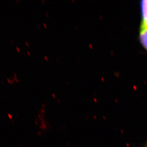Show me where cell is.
I'll list each match as a JSON object with an SVG mask.
<instances>
[{
  "instance_id": "cell-8",
  "label": "cell",
  "mask_w": 147,
  "mask_h": 147,
  "mask_svg": "<svg viewBox=\"0 0 147 147\" xmlns=\"http://www.w3.org/2000/svg\"><path fill=\"white\" fill-rule=\"evenodd\" d=\"M27 53H28V54H29V55H30V53L29 52V51H28Z\"/></svg>"
},
{
  "instance_id": "cell-3",
  "label": "cell",
  "mask_w": 147,
  "mask_h": 147,
  "mask_svg": "<svg viewBox=\"0 0 147 147\" xmlns=\"http://www.w3.org/2000/svg\"><path fill=\"white\" fill-rule=\"evenodd\" d=\"M16 49H17V50H18V51H20V49H18V47H17L16 48Z\"/></svg>"
},
{
  "instance_id": "cell-7",
  "label": "cell",
  "mask_w": 147,
  "mask_h": 147,
  "mask_svg": "<svg viewBox=\"0 0 147 147\" xmlns=\"http://www.w3.org/2000/svg\"><path fill=\"white\" fill-rule=\"evenodd\" d=\"M46 15H47V16H48V14L47 13H46Z\"/></svg>"
},
{
  "instance_id": "cell-6",
  "label": "cell",
  "mask_w": 147,
  "mask_h": 147,
  "mask_svg": "<svg viewBox=\"0 0 147 147\" xmlns=\"http://www.w3.org/2000/svg\"><path fill=\"white\" fill-rule=\"evenodd\" d=\"M26 44H27V45H28V46H29V45H28V43H27V42H26Z\"/></svg>"
},
{
  "instance_id": "cell-1",
  "label": "cell",
  "mask_w": 147,
  "mask_h": 147,
  "mask_svg": "<svg viewBox=\"0 0 147 147\" xmlns=\"http://www.w3.org/2000/svg\"><path fill=\"white\" fill-rule=\"evenodd\" d=\"M142 21L140 26L147 28V0H143L141 1Z\"/></svg>"
},
{
  "instance_id": "cell-2",
  "label": "cell",
  "mask_w": 147,
  "mask_h": 147,
  "mask_svg": "<svg viewBox=\"0 0 147 147\" xmlns=\"http://www.w3.org/2000/svg\"><path fill=\"white\" fill-rule=\"evenodd\" d=\"M140 39L142 45L147 51V28L146 27L140 26Z\"/></svg>"
},
{
  "instance_id": "cell-5",
  "label": "cell",
  "mask_w": 147,
  "mask_h": 147,
  "mask_svg": "<svg viewBox=\"0 0 147 147\" xmlns=\"http://www.w3.org/2000/svg\"><path fill=\"white\" fill-rule=\"evenodd\" d=\"M44 25H45V27H47V26H46V24H44Z\"/></svg>"
},
{
  "instance_id": "cell-4",
  "label": "cell",
  "mask_w": 147,
  "mask_h": 147,
  "mask_svg": "<svg viewBox=\"0 0 147 147\" xmlns=\"http://www.w3.org/2000/svg\"><path fill=\"white\" fill-rule=\"evenodd\" d=\"M45 59H46V60H47V61H48V59H47V57H46V56H45Z\"/></svg>"
}]
</instances>
